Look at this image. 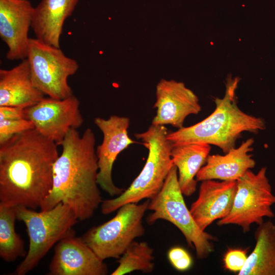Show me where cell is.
<instances>
[{"label":"cell","instance_id":"6da1fadb","mask_svg":"<svg viewBox=\"0 0 275 275\" xmlns=\"http://www.w3.org/2000/svg\"><path fill=\"white\" fill-rule=\"evenodd\" d=\"M58 145L35 128L0 145V203L40 208L52 188Z\"/></svg>","mask_w":275,"mask_h":275},{"label":"cell","instance_id":"7a4b0ae2","mask_svg":"<svg viewBox=\"0 0 275 275\" xmlns=\"http://www.w3.org/2000/svg\"><path fill=\"white\" fill-rule=\"evenodd\" d=\"M95 137L91 128L80 135L76 129L68 132L62 153L53 166L51 191L40 210L60 203L67 205L78 220L91 218L103 201L97 182L99 167Z\"/></svg>","mask_w":275,"mask_h":275},{"label":"cell","instance_id":"3957f363","mask_svg":"<svg viewBox=\"0 0 275 275\" xmlns=\"http://www.w3.org/2000/svg\"><path fill=\"white\" fill-rule=\"evenodd\" d=\"M239 79L227 80L222 98L214 100V111L198 123L169 132L168 139L173 145L203 143L220 148L224 153L235 147L244 132L257 133L265 128V121L243 112L237 105L236 90Z\"/></svg>","mask_w":275,"mask_h":275},{"label":"cell","instance_id":"277c9868","mask_svg":"<svg viewBox=\"0 0 275 275\" xmlns=\"http://www.w3.org/2000/svg\"><path fill=\"white\" fill-rule=\"evenodd\" d=\"M168 133L165 126L151 124L145 132L134 134L148 150L146 163L121 195L102 201L100 205L102 214H111L126 204L150 199L159 192L174 166L171 155L173 145L167 138Z\"/></svg>","mask_w":275,"mask_h":275},{"label":"cell","instance_id":"5b68a950","mask_svg":"<svg viewBox=\"0 0 275 275\" xmlns=\"http://www.w3.org/2000/svg\"><path fill=\"white\" fill-rule=\"evenodd\" d=\"M16 217L26 226L29 247L23 260L13 273L14 275H24L34 268L55 244L75 232L72 228L78 220L71 209L63 203L40 211L18 206Z\"/></svg>","mask_w":275,"mask_h":275},{"label":"cell","instance_id":"8992f818","mask_svg":"<svg viewBox=\"0 0 275 275\" xmlns=\"http://www.w3.org/2000/svg\"><path fill=\"white\" fill-rule=\"evenodd\" d=\"M178 180L177 169L173 166L159 192L149 199L148 210L152 212L147 218L149 224L158 220L168 221L183 235L188 245L196 251L197 257L207 258L214 252L216 238L202 230L186 206Z\"/></svg>","mask_w":275,"mask_h":275},{"label":"cell","instance_id":"52a82bcc","mask_svg":"<svg viewBox=\"0 0 275 275\" xmlns=\"http://www.w3.org/2000/svg\"><path fill=\"white\" fill-rule=\"evenodd\" d=\"M149 199L141 204H126L111 219L89 229L81 237L102 260L119 259L134 240L144 235L143 219Z\"/></svg>","mask_w":275,"mask_h":275},{"label":"cell","instance_id":"ba28073f","mask_svg":"<svg viewBox=\"0 0 275 275\" xmlns=\"http://www.w3.org/2000/svg\"><path fill=\"white\" fill-rule=\"evenodd\" d=\"M26 58L34 84L45 95L63 99L73 95L68 79L79 68L76 60L37 38H30Z\"/></svg>","mask_w":275,"mask_h":275},{"label":"cell","instance_id":"9c48e42d","mask_svg":"<svg viewBox=\"0 0 275 275\" xmlns=\"http://www.w3.org/2000/svg\"><path fill=\"white\" fill-rule=\"evenodd\" d=\"M274 204L275 195L266 176V168L262 167L257 173L249 170L237 180L231 211L217 224L237 225L244 233L248 232L252 224L259 225L264 222V217L274 216L271 209Z\"/></svg>","mask_w":275,"mask_h":275},{"label":"cell","instance_id":"30bf717a","mask_svg":"<svg viewBox=\"0 0 275 275\" xmlns=\"http://www.w3.org/2000/svg\"><path fill=\"white\" fill-rule=\"evenodd\" d=\"M79 106L74 95L63 99L45 97L24 108V118L31 121L41 135L61 146L69 130L77 129L84 122Z\"/></svg>","mask_w":275,"mask_h":275},{"label":"cell","instance_id":"8fae6325","mask_svg":"<svg viewBox=\"0 0 275 275\" xmlns=\"http://www.w3.org/2000/svg\"><path fill=\"white\" fill-rule=\"evenodd\" d=\"M94 122L103 134L102 142L96 149L99 167L98 184L111 196L117 197L125 189L117 186L113 182L114 163L122 151L137 143L128 135L130 119L127 117L112 115L107 119L96 117Z\"/></svg>","mask_w":275,"mask_h":275},{"label":"cell","instance_id":"7c38bea8","mask_svg":"<svg viewBox=\"0 0 275 275\" xmlns=\"http://www.w3.org/2000/svg\"><path fill=\"white\" fill-rule=\"evenodd\" d=\"M153 107L156 115L152 124L170 125L180 129L190 115L199 114L201 106L197 96L185 84L174 80L161 79L156 87V101Z\"/></svg>","mask_w":275,"mask_h":275},{"label":"cell","instance_id":"4fadbf2b","mask_svg":"<svg viewBox=\"0 0 275 275\" xmlns=\"http://www.w3.org/2000/svg\"><path fill=\"white\" fill-rule=\"evenodd\" d=\"M108 268L75 232L56 245L49 265L50 275H106Z\"/></svg>","mask_w":275,"mask_h":275},{"label":"cell","instance_id":"5bb4252c","mask_svg":"<svg viewBox=\"0 0 275 275\" xmlns=\"http://www.w3.org/2000/svg\"><path fill=\"white\" fill-rule=\"evenodd\" d=\"M34 10L28 0H0V36L8 48V60L27 58Z\"/></svg>","mask_w":275,"mask_h":275},{"label":"cell","instance_id":"9a60e30c","mask_svg":"<svg viewBox=\"0 0 275 275\" xmlns=\"http://www.w3.org/2000/svg\"><path fill=\"white\" fill-rule=\"evenodd\" d=\"M237 189V181H202L198 196L189 208L199 227L205 229L216 220L226 217L231 211Z\"/></svg>","mask_w":275,"mask_h":275},{"label":"cell","instance_id":"2e32d148","mask_svg":"<svg viewBox=\"0 0 275 275\" xmlns=\"http://www.w3.org/2000/svg\"><path fill=\"white\" fill-rule=\"evenodd\" d=\"M254 143V140L250 138L223 155H209L205 164L196 175L197 181L238 180L255 166L256 161L251 153L253 150Z\"/></svg>","mask_w":275,"mask_h":275},{"label":"cell","instance_id":"e0dca14e","mask_svg":"<svg viewBox=\"0 0 275 275\" xmlns=\"http://www.w3.org/2000/svg\"><path fill=\"white\" fill-rule=\"evenodd\" d=\"M44 96L34 84L27 58L11 69L0 70V106L25 108L40 101Z\"/></svg>","mask_w":275,"mask_h":275},{"label":"cell","instance_id":"ac0fdd59","mask_svg":"<svg viewBox=\"0 0 275 275\" xmlns=\"http://www.w3.org/2000/svg\"><path fill=\"white\" fill-rule=\"evenodd\" d=\"M79 0H42L34 8L31 28L36 38L60 48V38L66 19L70 16Z\"/></svg>","mask_w":275,"mask_h":275},{"label":"cell","instance_id":"d6986e66","mask_svg":"<svg viewBox=\"0 0 275 275\" xmlns=\"http://www.w3.org/2000/svg\"><path fill=\"white\" fill-rule=\"evenodd\" d=\"M171 157L178 172V180L184 196H191L197 189L196 177L205 164L211 145L203 143L173 145Z\"/></svg>","mask_w":275,"mask_h":275},{"label":"cell","instance_id":"ffe728a7","mask_svg":"<svg viewBox=\"0 0 275 275\" xmlns=\"http://www.w3.org/2000/svg\"><path fill=\"white\" fill-rule=\"evenodd\" d=\"M256 243L238 275H275V225L268 221L258 225Z\"/></svg>","mask_w":275,"mask_h":275},{"label":"cell","instance_id":"44dd1931","mask_svg":"<svg viewBox=\"0 0 275 275\" xmlns=\"http://www.w3.org/2000/svg\"><path fill=\"white\" fill-rule=\"evenodd\" d=\"M16 219V207L0 203V257L8 262L26 255L24 242L15 231Z\"/></svg>","mask_w":275,"mask_h":275},{"label":"cell","instance_id":"7402d4cb","mask_svg":"<svg viewBox=\"0 0 275 275\" xmlns=\"http://www.w3.org/2000/svg\"><path fill=\"white\" fill-rule=\"evenodd\" d=\"M154 250L145 241H133L118 259V265L111 275H123L134 271L150 273L154 270Z\"/></svg>","mask_w":275,"mask_h":275},{"label":"cell","instance_id":"603a6c76","mask_svg":"<svg viewBox=\"0 0 275 275\" xmlns=\"http://www.w3.org/2000/svg\"><path fill=\"white\" fill-rule=\"evenodd\" d=\"M34 128L33 122L25 118L0 120V145L16 134Z\"/></svg>","mask_w":275,"mask_h":275},{"label":"cell","instance_id":"cb8c5ba5","mask_svg":"<svg viewBox=\"0 0 275 275\" xmlns=\"http://www.w3.org/2000/svg\"><path fill=\"white\" fill-rule=\"evenodd\" d=\"M168 258L172 266L180 271L188 270L193 264L189 253L184 249L179 246L171 248L168 253Z\"/></svg>","mask_w":275,"mask_h":275},{"label":"cell","instance_id":"d4e9b609","mask_svg":"<svg viewBox=\"0 0 275 275\" xmlns=\"http://www.w3.org/2000/svg\"><path fill=\"white\" fill-rule=\"evenodd\" d=\"M248 257L246 252L241 249L229 250L225 255V267L233 272H239L243 267Z\"/></svg>","mask_w":275,"mask_h":275},{"label":"cell","instance_id":"484cf974","mask_svg":"<svg viewBox=\"0 0 275 275\" xmlns=\"http://www.w3.org/2000/svg\"><path fill=\"white\" fill-rule=\"evenodd\" d=\"M24 108L11 106H0V120L24 118Z\"/></svg>","mask_w":275,"mask_h":275}]
</instances>
